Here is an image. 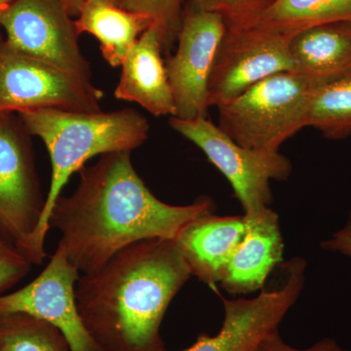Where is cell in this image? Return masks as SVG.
<instances>
[{"mask_svg": "<svg viewBox=\"0 0 351 351\" xmlns=\"http://www.w3.org/2000/svg\"><path fill=\"white\" fill-rule=\"evenodd\" d=\"M1 39H3V38H2L1 34H0V40H1Z\"/></svg>", "mask_w": 351, "mask_h": 351, "instance_id": "83f0119b", "label": "cell"}, {"mask_svg": "<svg viewBox=\"0 0 351 351\" xmlns=\"http://www.w3.org/2000/svg\"><path fill=\"white\" fill-rule=\"evenodd\" d=\"M306 262L295 257L285 265V282L265 290L253 299H223V326L218 334H201L182 351H257L270 335L279 331L289 309L301 295L306 283Z\"/></svg>", "mask_w": 351, "mask_h": 351, "instance_id": "30bf717a", "label": "cell"}, {"mask_svg": "<svg viewBox=\"0 0 351 351\" xmlns=\"http://www.w3.org/2000/svg\"><path fill=\"white\" fill-rule=\"evenodd\" d=\"M191 276L174 240L136 242L78 278L83 324L101 351H167L161 324Z\"/></svg>", "mask_w": 351, "mask_h": 351, "instance_id": "7a4b0ae2", "label": "cell"}, {"mask_svg": "<svg viewBox=\"0 0 351 351\" xmlns=\"http://www.w3.org/2000/svg\"><path fill=\"white\" fill-rule=\"evenodd\" d=\"M132 152L103 154L80 171L77 189L60 196L49 217L69 262L80 274L100 269L122 249L145 239H176L189 221L214 212L211 198L175 206L159 200L134 168Z\"/></svg>", "mask_w": 351, "mask_h": 351, "instance_id": "6da1fadb", "label": "cell"}, {"mask_svg": "<svg viewBox=\"0 0 351 351\" xmlns=\"http://www.w3.org/2000/svg\"><path fill=\"white\" fill-rule=\"evenodd\" d=\"M293 36L253 27L226 29L208 88V105L228 103L256 83L293 71Z\"/></svg>", "mask_w": 351, "mask_h": 351, "instance_id": "9c48e42d", "label": "cell"}, {"mask_svg": "<svg viewBox=\"0 0 351 351\" xmlns=\"http://www.w3.org/2000/svg\"><path fill=\"white\" fill-rule=\"evenodd\" d=\"M104 92L92 82L22 54L0 40V114L38 108L100 112Z\"/></svg>", "mask_w": 351, "mask_h": 351, "instance_id": "8992f818", "label": "cell"}, {"mask_svg": "<svg viewBox=\"0 0 351 351\" xmlns=\"http://www.w3.org/2000/svg\"><path fill=\"white\" fill-rule=\"evenodd\" d=\"M343 21L351 22V0H272L244 27L294 36L314 25Z\"/></svg>", "mask_w": 351, "mask_h": 351, "instance_id": "ac0fdd59", "label": "cell"}, {"mask_svg": "<svg viewBox=\"0 0 351 351\" xmlns=\"http://www.w3.org/2000/svg\"><path fill=\"white\" fill-rule=\"evenodd\" d=\"M61 1L64 8H66V12L69 13V15L71 16V17H75V16L78 15L80 8H82L86 0H61ZM110 1L115 2V3L119 5L120 0H110Z\"/></svg>", "mask_w": 351, "mask_h": 351, "instance_id": "484cf974", "label": "cell"}, {"mask_svg": "<svg viewBox=\"0 0 351 351\" xmlns=\"http://www.w3.org/2000/svg\"><path fill=\"white\" fill-rule=\"evenodd\" d=\"M17 114L32 137L45 145L52 168L43 218L24 252L32 265H39L47 256L51 211L71 176L92 157L138 149L149 138V124L133 108L110 112L38 108Z\"/></svg>", "mask_w": 351, "mask_h": 351, "instance_id": "3957f363", "label": "cell"}, {"mask_svg": "<svg viewBox=\"0 0 351 351\" xmlns=\"http://www.w3.org/2000/svg\"><path fill=\"white\" fill-rule=\"evenodd\" d=\"M0 27L12 49L91 82V68L80 50L75 21L61 0H14Z\"/></svg>", "mask_w": 351, "mask_h": 351, "instance_id": "ba28073f", "label": "cell"}, {"mask_svg": "<svg viewBox=\"0 0 351 351\" xmlns=\"http://www.w3.org/2000/svg\"><path fill=\"white\" fill-rule=\"evenodd\" d=\"M32 138L17 113L0 114V237L23 254L43 218L46 201Z\"/></svg>", "mask_w": 351, "mask_h": 351, "instance_id": "52a82bcc", "label": "cell"}, {"mask_svg": "<svg viewBox=\"0 0 351 351\" xmlns=\"http://www.w3.org/2000/svg\"><path fill=\"white\" fill-rule=\"evenodd\" d=\"M184 0H120L119 5L151 20L158 32L162 50L168 52L177 43L184 17Z\"/></svg>", "mask_w": 351, "mask_h": 351, "instance_id": "44dd1931", "label": "cell"}, {"mask_svg": "<svg viewBox=\"0 0 351 351\" xmlns=\"http://www.w3.org/2000/svg\"><path fill=\"white\" fill-rule=\"evenodd\" d=\"M80 276L63 245L58 243L38 277L19 290L0 295V314L25 313L50 323L63 332L71 351H101L83 324L76 304Z\"/></svg>", "mask_w": 351, "mask_h": 351, "instance_id": "7c38bea8", "label": "cell"}, {"mask_svg": "<svg viewBox=\"0 0 351 351\" xmlns=\"http://www.w3.org/2000/svg\"><path fill=\"white\" fill-rule=\"evenodd\" d=\"M257 351H350L343 348L336 339L329 338H323L317 343L306 348H295L294 346L289 345L281 337L280 332L277 331L270 335L269 338L258 348Z\"/></svg>", "mask_w": 351, "mask_h": 351, "instance_id": "cb8c5ba5", "label": "cell"}, {"mask_svg": "<svg viewBox=\"0 0 351 351\" xmlns=\"http://www.w3.org/2000/svg\"><path fill=\"white\" fill-rule=\"evenodd\" d=\"M158 32L151 25L129 51L121 64L114 97L133 101L154 117H174L175 101L161 53Z\"/></svg>", "mask_w": 351, "mask_h": 351, "instance_id": "5bb4252c", "label": "cell"}, {"mask_svg": "<svg viewBox=\"0 0 351 351\" xmlns=\"http://www.w3.org/2000/svg\"><path fill=\"white\" fill-rule=\"evenodd\" d=\"M317 86L293 71L277 73L219 106V127L247 149L279 151L307 127Z\"/></svg>", "mask_w": 351, "mask_h": 351, "instance_id": "277c9868", "label": "cell"}, {"mask_svg": "<svg viewBox=\"0 0 351 351\" xmlns=\"http://www.w3.org/2000/svg\"><path fill=\"white\" fill-rule=\"evenodd\" d=\"M226 32L218 14L184 8L177 51L166 63L176 119L206 117L208 88L219 45Z\"/></svg>", "mask_w": 351, "mask_h": 351, "instance_id": "8fae6325", "label": "cell"}, {"mask_svg": "<svg viewBox=\"0 0 351 351\" xmlns=\"http://www.w3.org/2000/svg\"><path fill=\"white\" fill-rule=\"evenodd\" d=\"M245 234L228 261L221 287L232 295H246L263 290L267 277L282 263L284 242L278 215L265 208L244 214Z\"/></svg>", "mask_w": 351, "mask_h": 351, "instance_id": "4fadbf2b", "label": "cell"}, {"mask_svg": "<svg viewBox=\"0 0 351 351\" xmlns=\"http://www.w3.org/2000/svg\"><path fill=\"white\" fill-rule=\"evenodd\" d=\"M293 73L320 87L351 75V22L314 25L290 43Z\"/></svg>", "mask_w": 351, "mask_h": 351, "instance_id": "2e32d148", "label": "cell"}, {"mask_svg": "<svg viewBox=\"0 0 351 351\" xmlns=\"http://www.w3.org/2000/svg\"><path fill=\"white\" fill-rule=\"evenodd\" d=\"M245 230L244 215L221 217L209 212L189 221L174 241L191 274L214 287L243 239Z\"/></svg>", "mask_w": 351, "mask_h": 351, "instance_id": "9a60e30c", "label": "cell"}, {"mask_svg": "<svg viewBox=\"0 0 351 351\" xmlns=\"http://www.w3.org/2000/svg\"><path fill=\"white\" fill-rule=\"evenodd\" d=\"M0 351H71L58 328L25 313L0 314Z\"/></svg>", "mask_w": 351, "mask_h": 351, "instance_id": "ffe728a7", "label": "cell"}, {"mask_svg": "<svg viewBox=\"0 0 351 351\" xmlns=\"http://www.w3.org/2000/svg\"><path fill=\"white\" fill-rule=\"evenodd\" d=\"M32 265L15 245L0 237V295L24 279Z\"/></svg>", "mask_w": 351, "mask_h": 351, "instance_id": "603a6c76", "label": "cell"}, {"mask_svg": "<svg viewBox=\"0 0 351 351\" xmlns=\"http://www.w3.org/2000/svg\"><path fill=\"white\" fill-rule=\"evenodd\" d=\"M78 34H92L108 64L121 66L129 51L151 27L149 18L131 12L110 0H86L75 21Z\"/></svg>", "mask_w": 351, "mask_h": 351, "instance_id": "e0dca14e", "label": "cell"}, {"mask_svg": "<svg viewBox=\"0 0 351 351\" xmlns=\"http://www.w3.org/2000/svg\"><path fill=\"white\" fill-rule=\"evenodd\" d=\"M307 126L329 140L351 137V75L317 88Z\"/></svg>", "mask_w": 351, "mask_h": 351, "instance_id": "d6986e66", "label": "cell"}, {"mask_svg": "<svg viewBox=\"0 0 351 351\" xmlns=\"http://www.w3.org/2000/svg\"><path fill=\"white\" fill-rule=\"evenodd\" d=\"M320 246L324 251L351 258V210L346 226L332 233L330 239L323 240Z\"/></svg>", "mask_w": 351, "mask_h": 351, "instance_id": "d4e9b609", "label": "cell"}, {"mask_svg": "<svg viewBox=\"0 0 351 351\" xmlns=\"http://www.w3.org/2000/svg\"><path fill=\"white\" fill-rule=\"evenodd\" d=\"M272 0H189L186 8L218 14L225 20L226 29L241 27L265 10Z\"/></svg>", "mask_w": 351, "mask_h": 351, "instance_id": "7402d4cb", "label": "cell"}, {"mask_svg": "<svg viewBox=\"0 0 351 351\" xmlns=\"http://www.w3.org/2000/svg\"><path fill=\"white\" fill-rule=\"evenodd\" d=\"M13 1L14 0H0V21Z\"/></svg>", "mask_w": 351, "mask_h": 351, "instance_id": "4316f807", "label": "cell"}, {"mask_svg": "<svg viewBox=\"0 0 351 351\" xmlns=\"http://www.w3.org/2000/svg\"><path fill=\"white\" fill-rule=\"evenodd\" d=\"M170 126L204 152L232 184L244 214L256 213L269 207L272 200L270 181H286L292 164L279 151L247 149L206 117L182 120L171 117Z\"/></svg>", "mask_w": 351, "mask_h": 351, "instance_id": "5b68a950", "label": "cell"}]
</instances>
